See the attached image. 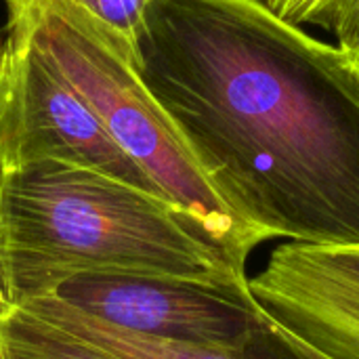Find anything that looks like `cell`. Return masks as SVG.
Instances as JSON below:
<instances>
[{
    "instance_id": "6",
    "label": "cell",
    "mask_w": 359,
    "mask_h": 359,
    "mask_svg": "<svg viewBox=\"0 0 359 359\" xmlns=\"http://www.w3.org/2000/svg\"><path fill=\"white\" fill-rule=\"evenodd\" d=\"M255 303L328 359H359V248L280 244L248 278Z\"/></svg>"
},
{
    "instance_id": "12",
    "label": "cell",
    "mask_w": 359,
    "mask_h": 359,
    "mask_svg": "<svg viewBox=\"0 0 359 359\" xmlns=\"http://www.w3.org/2000/svg\"><path fill=\"white\" fill-rule=\"evenodd\" d=\"M345 53L349 55V59L353 61V65L359 69V32L358 36H355V40H353V44H351Z\"/></svg>"
},
{
    "instance_id": "8",
    "label": "cell",
    "mask_w": 359,
    "mask_h": 359,
    "mask_svg": "<svg viewBox=\"0 0 359 359\" xmlns=\"http://www.w3.org/2000/svg\"><path fill=\"white\" fill-rule=\"evenodd\" d=\"M280 19L299 27H320L347 50L359 32V0H261Z\"/></svg>"
},
{
    "instance_id": "11",
    "label": "cell",
    "mask_w": 359,
    "mask_h": 359,
    "mask_svg": "<svg viewBox=\"0 0 359 359\" xmlns=\"http://www.w3.org/2000/svg\"><path fill=\"white\" fill-rule=\"evenodd\" d=\"M57 359H118L114 355H107L99 349H93L84 343H67L61 351Z\"/></svg>"
},
{
    "instance_id": "1",
    "label": "cell",
    "mask_w": 359,
    "mask_h": 359,
    "mask_svg": "<svg viewBox=\"0 0 359 359\" xmlns=\"http://www.w3.org/2000/svg\"><path fill=\"white\" fill-rule=\"evenodd\" d=\"M135 61L263 242L359 248V69L261 0H151Z\"/></svg>"
},
{
    "instance_id": "2",
    "label": "cell",
    "mask_w": 359,
    "mask_h": 359,
    "mask_svg": "<svg viewBox=\"0 0 359 359\" xmlns=\"http://www.w3.org/2000/svg\"><path fill=\"white\" fill-rule=\"evenodd\" d=\"M246 261L168 200L97 170L38 162L0 172V311L99 273L248 290Z\"/></svg>"
},
{
    "instance_id": "3",
    "label": "cell",
    "mask_w": 359,
    "mask_h": 359,
    "mask_svg": "<svg viewBox=\"0 0 359 359\" xmlns=\"http://www.w3.org/2000/svg\"><path fill=\"white\" fill-rule=\"evenodd\" d=\"M6 36L32 46L90 107L160 194L248 259L263 244L221 200L143 82L133 44L72 0H4Z\"/></svg>"
},
{
    "instance_id": "5",
    "label": "cell",
    "mask_w": 359,
    "mask_h": 359,
    "mask_svg": "<svg viewBox=\"0 0 359 359\" xmlns=\"http://www.w3.org/2000/svg\"><path fill=\"white\" fill-rule=\"evenodd\" d=\"M44 297V294H42ZM48 297L109 326L179 345L246 351L263 328L250 290L160 276H78Z\"/></svg>"
},
{
    "instance_id": "13",
    "label": "cell",
    "mask_w": 359,
    "mask_h": 359,
    "mask_svg": "<svg viewBox=\"0 0 359 359\" xmlns=\"http://www.w3.org/2000/svg\"><path fill=\"white\" fill-rule=\"evenodd\" d=\"M2 42H4V38H0V55H2Z\"/></svg>"
},
{
    "instance_id": "9",
    "label": "cell",
    "mask_w": 359,
    "mask_h": 359,
    "mask_svg": "<svg viewBox=\"0 0 359 359\" xmlns=\"http://www.w3.org/2000/svg\"><path fill=\"white\" fill-rule=\"evenodd\" d=\"M90 17L126 38L135 48V38L141 29L143 15L151 0H72Z\"/></svg>"
},
{
    "instance_id": "10",
    "label": "cell",
    "mask_w": 359,
    "mask_h": 359,
    "mask_svg": "<svg viewBox=\"0 0 359 359\" xmlns=\"http://www.w3.org/2000/svg\"><path fill=\"white\" fill-rule=\"evenodd\" d=\"M257 359H328L292 337L263 311V328L246 349Z\"/></svg>"
},
{
    "instance_id": "4",
    "label": "cell",
    "mask_w": 359,
    "mask_h": 359,
    "mask_svg": "<svg viewBox=\"0 0 359 359\" xmlns=\"http://www.w3.org/2000/svg\"><path fill=\"white\" fill-rule=\"evenodd\" d=\"M38 162L97 170L164 198L109 137L80 95L32 46L4 34L0 55V172Z\"/></svg>"
},
{
    "instance_id": "7",
    "label": "cell",
    "mask_w": 359,
    "mask_h": 359,
    "mask_svg": "<svg viewBox=\"0 0 359 359\" xmlns=\"http://www.w3.org/2000/svg\"><path fill=\"white\" fill-rule=\"evenodd\" d=\"M38 322L53 326L55 330L118 359H257L250 351H223L194 345H179L141 337L105 322L93 320L86 313L44 294L13 307Z\"/></svg>"
}]
</instances>
